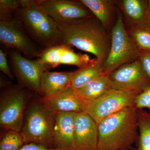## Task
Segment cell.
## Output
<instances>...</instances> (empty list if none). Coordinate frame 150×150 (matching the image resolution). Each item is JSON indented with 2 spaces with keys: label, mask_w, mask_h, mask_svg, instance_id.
Masks as SVG:
<instances>
[{
  "label": "cell",
  "mask_w": 150,
  "mask_h": 150,
  "mask_svg": "<svg viewBox=\"0 0 150 150\" xmlns=\"http://www.w3.org/2000/svg\"><path fill=\"white\" fill-rule=\"evenodd\" d=\"M8 55L10 67L18 85L42 96L41 76L43 72L49 70L39 59H27L16 50H9Z\"/></svg>",
  "instance_id": "cell-8"
},
{
  "label": "cell",
  "mask_w": 150,
  "mask_h": 150,
  "mask_svg": "<svg viewBox=\"0 0 150 150\" xmlns=\"http://www.w3.org/2000/svg\"><path fill=\"white\" fill-rule=\"evenodd\" d=\"M111 88L142 92L150 85L139 59L120 66L109 74Z\"/></svg>",
  "instance_id": "cell-11"
},
{
  "label": "cell",
  "mask_w": 150,
  "mask_h": 150,
  "mask_svg": "<svg viewBox=\"0 0 150 150\" xmlns=\"http://www.w3.org/2000/svg\"><path fill=\"white\" fill-rule=\"evenodd\" d=\"M25 145L21 132L14 130L6 131L0 142V150H19Z\"/></svg>",
  "instance_id": "cell-23"
},
{
  "label": "cell",
  "mask_w": 150,
  "mask_h": 150,
  "mask_svg": "<svg viewBox=\"0 0 150 150\" xmlns=\"http://www.w3.org/2000/svg\"><path fill=\"white\" fill-rule=\"evenodd\" d=\"M107 30L111 33L117 18L115 0H81Z\"/></svg>",
  "instance_id": "cell-16"
},
{
  "label": "cell",
  "mask_w": 150,
  "mask_h": 150,
  "mask_svg": "<svg viewBox=\"0 0 150 150\" xmlns=\"http://www.w3.org/2000/svg\"><path fill=\"white\" fill-rule=\"evenodd\" d=\"M148 9L150 13V0H148Z\"/></svg>",
  "instance_id": "cell-31"
},
{
  "label": "cell",
  "mask_w": 150,
  "mask_h": 150,
  "mask_svg": "<svg viewBox=\"0 0 150 150\" xmlns=\"http://www.w3.org/2000/svg\"><path fill=\"white\" fill-rule=\"evenodd\" d=\"M58 25L62 44L90 53L104 63L111 44V33L96 17L72 25Z\"/></svg>",
  "instance_id": "cell-1"
},
{
  "label": "cell",
  "mask_w": 150,
  "mask_h": 150,
  "mask_svg": "<svg viewBox=\"0 0 150 150\" xmlns=\"http://www.w3.org/2000/svg\"><path fill=\"white\" fill-rule=\"evenodd\" d=\"M121 11L126 28L135 24L150 26V13L148 0H115Z\"/></svg>",
  "instance_id": "cell-15"
},
{
  "label": "cell",
  "mask_w": 150,
  "mask_h": 150,
  "mask_svg": "<svg viewBox=\"0 0 150 150\" xmlns=\"http://www.w3.org/2000/svg\"><path fill=\"white\" fill-rule=\"evenodd\" d=\"M134 106L137 109L148 108L150 110V85L137 97Z\"/></svg>",
  "instance_id": "cell-25"
},
{
  "label": "cell",
  "mask_w": 150,
  "mask_h": 150,
  "mask_svg": "<svg viewBox=\"0 0 150 150\" xmlns=\"http://www.w3.org/2000/svg\"><path fill=\"white\" fill-rule=\"evenodd\" d=\"M36 1L57 24H76L94 16L81 0Z\"/></svg>",
  "instance_id": "cell-9"
},
{
  "label": "cell",
  "mask_w": 150,
  "mask_h": 150,
  "mask_svg": "<svg viewBox=\"0 0 150 150\" xmlns=\"http://www.w3.org/2000/svg\"><path fill=\"white\" fill-rule=\"evenodd\" d=\"M38 96L40 102L48 110L54 113L83 112V100L71 87L53 96L48 97Z\"/></svg>",
  "instance_id": "cell-14"
},
{
  "label": "cell",
  "mask_w": 150,
  "mask_h": 150,
  "mask_svg": "<svg viewBox=\"0 0 150 150\" xmlns=\"http://www.w3.org/2000/svg\"><path fill=\"white\" fill-rule=\"evenodd\" d=\"M129 35L141 51L150 53V26L135 24L126 28Z\"/></svg>",
  "instance_id": "cell-21"
},
{
  "label": "cell",
  "mask_w": 150,
  "mask_h": 150,
  "mask_svg": "<svg viewBox=\"0 0 150 150\" xmlns=\"http://www.w3.org/2000/svg\"><path fill=\"white\" fill-rule=\"evenodd\" d=\"M34 93L19 85L2 89L0 95V126L6 131L21 132L25 113Z\"/></svg>",
  "instance_id": "cell-5"
},
{
  "label": "cell",
  "mask_w": 150,
  "mask_h": 150,
  "mask_svg": "<svg viewBox=\"0 0 150 150\" xmlns=\"http://www.w3.org/2000/svg\"><path fill=\"white\" fill-rule=\"evenodd\" d=\"M103 64L104 63L95 58L86 67L82 69H78L72 81L70 87L75 91L78 90L93 79L104 74Z\"/></svg>",
  "instance_id": "cell-19"
},
{
  "label": "cell",
  "mask_w": 150,
  "mask_h": 150,
  "mask_svg": "<svg viewBox=\"0 0 150 150\" xmlns=\"http://www.w3.org/2000/svg\"><path fill=\"white\" fill-rule=\"evenodd\" d=\"M111 88L109 76L103 74L76 91L83 100H93L104 94Z\"/></svg>",
  "instance_id": "cell-18"
},
{
  "label": "cell",
  "mask_w": 150,
  "mask_h": 150,
  "mask_svg": "<svg viewBox=\"0 0 150 150\" xmlns=\"http://www.w3.org/2000/svg\"><path fill=\"white\" fill-rule=\"evenodd\" d=\"M55 113L51 112L34 95L25 113L21 132L25 144L35 143L50 148L54 146Z\"/></svg>",
  "instance_id": "cell-4"
},
{
  "label": "cell",
  "mask_w": 150,
  "mask_h": 150,
  "mask_svg": "<svg viewBox=\"0 0 150 150\" xmlns=\"http://www.w3.org/2000/svg\"><path fill=\"white\" fill-rule=\"evenodd\" d=\"M110 33V51L103 64V74L108 76L120 66L139 59L141 53L129 35L123 15L118 8L117 20Z\"/></svg>",
  "instance_id": "cell-6"
},
{
  "label": "cell",
  "mask_w": 150,
  "mask_h": 150,
  "mask_svg": "<svg viewBox=\"0 0 150 150\" xmlns=\"http://www.w3.org/2000/svg\"><path fill=\"white\" fill-rule=\"evenodd\" d=\"M76 112L55 113L54 146L64 150H76L74 139L75 117Z\"/></svg>",
  "instance_id": "cell-13"
},
{
  "label": "cell",
  "mask_w": 150,
  "mask_h": 150,
  "mask_svg": "<svg viewBox=\"0 0 150 150\" xmlns=\"http://www.w3.org/2000/svg\"><path fill=\"white\" fill-rule=\"evenodd\" d=\"M98 150H130L139 138L137 109L134 105L97 124Z\"/></svg>",
  "instance_id": "cell-2"
},
{
  "label": "cell",
  "mask_w": 150,
  "mask_h": 150,
  "mask_svg": "<svg viewBox=\"0 0 150 150\" xmlns=\"http://www.w3.org/2000/svg\"><path fill=\"white\" fill-rule=\"evenodd\" d=\"M0 43L7 51L16 50L30 59H38L44 50L14 21H0Z\"/></svg>",
  "instance_id": "cell-10"
},
{
  "label": "cell",
  "mask_w": 150,
  "mask_h": 150,
  "mask_svg": "<svg viewBox=\"0 0 150 150\" xmlns=\"http://www.w3.org/2000/svg\"><path fill=\"white\" fill-rule=\"evenodd\" d=\"M5 75L2 74L1 73V79H0V87L2 89L7 87L11 85L12 84L11 82L9 81L8 79L6 77Z\"/></svg>",
  "instance_id": "cell-30"
},
{
  "label": "cell",
  "mask_w": 150,
  "mask_h": 150,
  "mask_svg": "<svg viewBox=\"0 0 150 150\" xmlns=\"http://www.w3.org/2000/svg\"><path fill=\"white\" fill-rule=\"evenodd\" d=\"M8 51H4L2 48L0 49V71L1 73L6 76L10 79L15 80L14 76L8 61Z\"/></svg>",
  "instance_id": "cell-26"
},
{
  "label": "cell",
  "mask_w": 150,
  "mask_h": 150,
  "mask_svg": "<svg viewBox=\"0 0 150 150\" xmlns=\"http://www.w3.org/2000/svg\"><path fill=\"white\" fill-rule=\"evenodd\" d=\"M19 150H64L58 148H50L45 145L35 143L25 144Z\"/></svg>",
  "instance_id": "cell-28"
},
{
  "label": "cell",
  "mask_w": 150,
  "mask_h": 150,
  "mask_svg": "<svg viewBox=\"0 0 150 150\" xmlns=\"http://www.w3.org/2000/svg\"><path fill=\"white\" fill-rule=\"evenodd\" d=\"M142 67L150 80V53L141 51L139 59Z\"/></svg>",
  "instance_id": "cell-27"
},
{
  "label": "cell",
  "mask_w": 150,
  "mask_h": 150,
  "mask_svg": "<svg viewBox=\"0 0 150 150\" xmlns=\"http://www.w3.org/2000/svg\"><path fill=\"white\" fill-rule=\"evenodd\" d=\"M14 21L44 50L62 44V35L57 23L36 0H28L16 9Z\"/></svg>",
  "instance_id": "cell-3"
},
{
  "label": "cell",
  "mask_w": 150,
  "mask_h": 150,
  "mask_svg": "<svg viewBox=\"0 0 150 150\" xmlns=\"http://www.w3.org/2000/svg\"><path fill=\"white\" fill-rule=\"evenodd\" d=\"M77 70L71 72H43L41 76L42 96L48 97L64 91L71 86Z\"/></svg>",
  "instance_id": "cell-17"
},
{
  "label": "cell",
  "mask_w": 150,
  "mask_h": 150,
  "mask_svg": "<svg viewBox=\"0 0 150 150\" xmlns=\"http://www.w3.org/2000/svg\"><path fill=\"white\" fill-rule=\"evenodd\" d=\"M0 6L16 10L22 6L21 0H1Z\"/></svg>",
  "instance_id": "cell-29"
},
{
  "label": "cell",
  "mask_w": 150,
  "mask_h": 150,
  "mask_svg": "<svg viewBox=\"0 0 150 150\" xmlns=\"http://www.w3.org/2000/svg\"><path fill=\"white\" fill-rule=\"evenodd\" d=\"M63 45L51 46L43 50L38 58L48 70L54 69L60 65V61Z\"/></svg>",
  "instance_id": "cell-24"
},
{
  "label": "cell",
  "mask_w": 150,
  "mask_h": 150,
  "mask_svg": "<svg viewBox=\"0 0 150 150\" xmlns=\"http://www.w3.org/2000/svg\"><path fill=\"white\" fill-rule=\"evenodd\" d=\"M141 93L110 88L96 99L83 100V112L98 124L108 116L134 105L135 99Z\"/></svg>",
  "instance_id": "cell-7"
},
{
  "label": "cell",
  "mask_w": 150,
  "mask_h": 150,
  "mask_svg": "<svg viewBox=\"0 0 150 150\" xmlns=\"http://www.w3.org/2000/svg\"><path fill=\"white\" fill-rule=\"evenodd\" d=\"M62 45L60 65H73L80 69L86 67L92 62L93 59H91L87 54L75 53L71 46L64 44Z\"/></svg>",
  "instance_id": "cell-22"
},
{
  "label": "cell",
  "mask_w": 150,
  "mask_h": 150,
  "mask_svg": "<svg viewBox=\"0 0 150 150\" xmlns=\"http://www.w3.org/2000/svg\"><path fill=\"white\" fill-rule=\"evenodd\" d=\"M139 136L137 147L130 150H150V112L137 109Z\"/></svg>",
  "instance_id": "cell-20"
},
{
  "label": "cell",
  "mask_w": 150,
  "mask_h": 150,
  "mask_svg": "<svg viewBox=\"0 0 150 150\" xmlns=\"http://www.w3.org/2000/svg\"><path fill=\"white\" fill-rule=\"evenodd\" d=\"M74 139L76 150H98L97 123L84 112L76 113Z\"/></svg>",
  "instance_id": "cell-12"
}]
</instances>
